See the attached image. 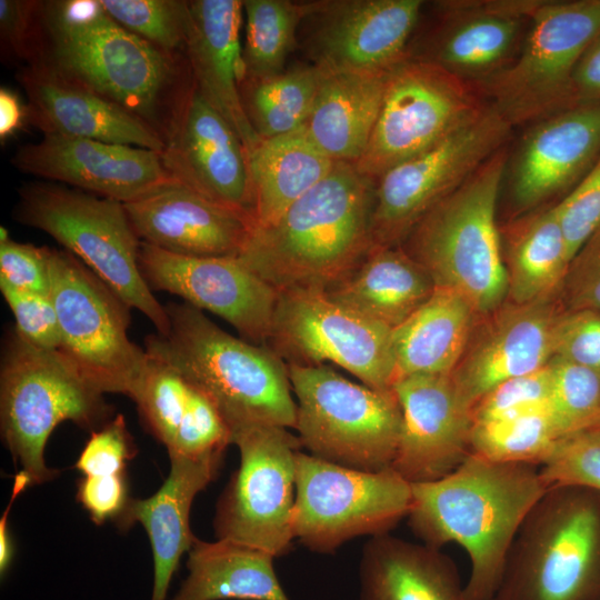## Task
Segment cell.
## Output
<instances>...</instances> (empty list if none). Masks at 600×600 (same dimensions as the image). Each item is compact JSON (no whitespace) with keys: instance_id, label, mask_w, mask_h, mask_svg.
<instances>
[{"instance_id":"cell-31","label":"cell","mask_w":600,"mask_h":600,"mask_svg":"<svg viewBox=\"0 0 600 600\" xmlns=\"http://www.w3.org/2000/svg\"><path fill=\"white\" fill-rule=\"evenodd\" d=\"M434 290L429 273L401 246H374L351 272L324 292L333 301L393 330Z\"/></svg>"},{"instance_id":"cell-25","label":"cell","mask_w":600,"mask_h":600,"mask_svg":"<svg viewBox=\"0 0 600 600\" xmlns=\"http://www.w3.org/2000/svg\"><path fill=\"white\" fill-rule=\"evenodd\" d=\"M28 121L43 134L91 139L162 152L164 138L119 104L69 79L44 61L17 73Z\"/></svg>"},{"instance_id":"cell-8","label":"cell","mask_w":600,"mask_h":600,"mask_svg":"<svg viewBox=\"0 0 600 600\" xmlns=\"http://www.w3.org/2000/svg\"><path fill=\"white\" fill-rule=\"evenodd\" d=\"M19 194L17 221L51 236L131 308L143 313L158 333L168 331L166 307L141 273V241L122 202L42 182L24 186Z\"/></svg>"},{"instance_id":"cell-6","label":"cell","mask_w":600,"mask_h":600,"mask_svg":"<svg viewBox=\"0 0 600 600\" xmlns=\"http://www.w3.org/2000/svg\"><path fill=\"white\" fill-rule=\"evenodd\" d=\"M492 600H600V492L550 487L524 518Z\"/></svg>"},{"instance_id":"cell-40","label":"cell","mask_w":600,"mask_h":600,"mask_svg":"<svg viewBox=\"0 0 600 600\" xmlns=\"http://www.w3.org/2000/svg\"><path fill=\"white\" fill-rule=\"evenodd\" d=\"M549 408L559 439L600 422V376L593 371L552 357Z\"/></svg>"},{"instance_id":"cell-53","label":"cell","mask_w":600,"mask_h":600,"mask_svg":"<svg viewBox=\"0 0 600 600\" xmlns=\"http://www.w3.org/2000/svg\"><path fill=\"white\" fill-rule=\"evenodd\" d=\"M572 80L579 103L600 102V36L579 59Z\"/></svg>"},{"instance_id":"cell-16","label":"cell","mask_w":600,"mask_h":600,"mask_svg":"<svg viewBox=\"0 0 600 600\" xmlns=\"http://www.w3.org/2000/svg\"><path fill=\"white\" fill-rule=\"evenodd\" d=\"M240 467L222 493L213 521L218 539L280 557L292 542L296 454L301 442L287 428L256 424L232 431Z\"/></svg>"},{"instance_id":"cell-57","label":"cell","mask_w":600,"mask_h":600,"mask_svg":"<svg viewBox=\"0 0 600 600\" xmlns=\"http://www.w3.org/2000/svg\"><path fill=\"white\" fill-rule=\"evenodd\" d=\"M598 428H600V422H599V427H598Z\"/></svg>"},{"instance_id":"cell-47","label":"cell","mask_w":600,"mask_h":600,"mask_svg":"<svg viewBox=\"0 0 600 600\" xmlns=\"http://www.w3.org/2000/svg\"><path fill=\"white\" fill-rule=\"evenodd\" d=\"M1 293L14 317V331L28 343L59 350L61 336L50 294L17 290L0 282Z\"/></svg>"},{"instance_id":"cell-51","label":"cell","mask_w":600,"mask_h":600,"mask_svg":"<svg viewBox=\"0 0 600 600\" xmlns=\"http://www.w3.org/2000/svg\"><path fill=\"white\" fill-rule=\"evenodd\" d=\"M560 302L567 310H600V228L570 260Z\"/></svg>"},{"instance_id":"cell-48","label":"cell","mask_w":600,"mask_h":600,"mask_svg":"<svg viewBox=\"0 0 600 600\" xmlns=\"http://www.w3.org/2000/svg\"><path fill=\"white\" fill-rule=\"evenodd\" d=\"M570 258L600 228V157L578 184L556 203Z\"/></svg>"},{"instance_id":"cell-43","label":"cell","mask_w":600,"mask_h":600,"mask_svg":"<svg viewBox=\"0 0 600 600\" xmlns=\"http://www.w3.org/2000/svg\"><path fill=\"white\" fill-rule=\"evenodd\" d=\"M230 443L232 433L219 409L204 392L190 382L187 409L173 444L168 449L169 456L178 454L190 459L221 457Z\"/></svg>"},{"instance_id":"cell-33","label":"cell","mask_w":600,"mask_h":600,"mask_svg":"<svg viewBox=\"0 0 600 600\" xmlns=\"http://www.w3.org/2000/svg\"><path fill=\"white\" fill-rule=\"evenodd\" d=\"M248 164L254 228H262L326 178L336 162L313 143L302 126L261 139L248 152Z\"/></svg>"},{"instance_id":"cell-55","label":"cell","mask_w":600,"mask_h":600,"mask_svg":"<svg viewBox=\"0 0 600 600\" xmlns=\"http://www.w3.org/2000/svg\"><path fill=\"white\" fill-rule=\"evenodd\" d=\"M31 484L32 482H31L30 477L23 470L17 473L14 478L13 487H12L10 501L4 512L2 513V518L0 520V574L1 577L6 576V573L8 572L11 566L13 556H14V547H13V542H12V539L8 529L9 513L17 497L26 488H28Z\"/></svg>"},{"instance_id":"cell-50","label":"cell","mask_w":600,"mask_h":600,"mask_svg":"<svg viewBox=\"0 0 600 600\" xmlns=\"http://www.w3.org/2000/svg\"><path fill=\"white\" fill-rule=\"evenodd\" d=\"M51 249L8 239L0 242V282L17 290L49 294Z\"/></svg>"},{"instance_id":"cell-49","label":"cell","mask_w":600,"mask_h":600,"mask_svg":"<svg viewBox=\"0 0 600 600\" xmlns=\"http://www.w3.org/2000/svg\"><path fill=\"white\" fill-rule=\"evenodd\" d=\"M137 454V448L122 414L116 416L99 430L91 432L76 468L83 476H112L124 473L127 462Z\"/></svg>"},{"instance_id":"cell-42","label":"cell","mask_w":600,"mask_h":600,"mask_svg":"<svg viewBox=\"0 0 600 600\" xmlns=\"http://www.w3.org/2000/svg\"><path fill=\"white\" fill-rule=\"evenodd\" d=\"M539 470L548 488L577 486L600 492V428L558 439Z\"/></svg>"},{"instance_id":"cell-18","label":"cell","mask_w":600,"mask_h":600,"mask_svg":"<svg viewBox=\"0 0 600 600\" xmlns=\"http://www.w3.org/2000/svg\"><path fill=\"white\" fill-rule=\"evenodd\" d=\"M421 0L310 1L302 23L310 63L323 72L386 71L407 58Z\"/></svg>"},{"instance_id":"cell-2","label":"cell","mask_w":600,"mask_h":600,"mask_svg":"<svg viewBox=\"0 0 600 600\" xmlns=\"http://www.w3.org/2000/svg\"><path fill=\"white\" fill-rule=\"evenodd\" d=\"M411 484L412 532L437 549L461 546L471 564L467 600H492L524 518L549 489L539 466L497 462L471 452L446 477Z\"/></svg>"},{"instance_id":"cell-1","label":"cell","mask_w":600,"mask_h":600,"mask_svg":"<svg viewBox=\"0 0 600 600\" xmlns=\"http://www.w3.org/2000/svg\"><path fill=\"white\" fill-rule=\"evenodd\" d=\"M43 30L42 61L167 139L193 87L184 56L168 53L132 33L99 0L43 2Z\"/></svg>"},{"instance_id":"cell-30","label":"cell","mask_w":600,"mask_h":600,"mask_svg":"<svg viewBox=\"0 0 600 600\" xmlns=\"http://www.w3.org/2000/svg\"><path fill=\"white\" fill-rule=\"evenodd\" d=\"M388 71H322L304 128L334 162L356 164L363 156L380 113Z\"/></svg>"},{"instance_id":"cell-24","label":"cell","mask_w":600,"mask_h":600,"mask_svg":"<svg viewBox=\"0 0 600 600\" xmlns=\"http://www.w3.org/2000/svg\"><path fill=\"white\" fill-rule=\"evenodd\" d=\"M141 242L184 257H238L253 219L176 182L123 203Z\"/></svg>"},{"instance_id":"cell-20","label":"cell","mask_w":600,"mask_h":600,"mask_svg":"<svg viewBox=\"0 0 600 600\" xmlns=\"http://www.w3.org/2000/svg\"><path fill=\"white\" fill-rule=\"evenodd\" d=\"M562 308L560 299L531 304L507 300L479 316L450 373L460 398L472 409L498 384L547 366L553 357V326Z\"/></svg>"},{"instance_id":"cell-22","label":"cell","mask_w":600,"mask_h":600,"mask_svg":"<svg viewBox=\"0 0 600 600\" xmlns=\"http://www.w3.org/2000/svg\"><path fill=\"white\" fill-rule=\"evenodd\" d=\"M161 158L179 183L253 219L247 150L194 83L170 129Z\"/></svg>"},{"instance_id":"cell-11","label":"cell","mask_w":600,"mask_h":600,"mask_svg":"<svg viewBox=\"0 0 600 600\" xmlns=\"http://www.w3.org/2000/svg\"><path fill=\"white\" fill-rule=\"evenodd\" d=\"M517 60L481 83L511 124L542 120L579 104L573 72L600 36V0L541 1Z\"/></svg>"},{"instance_id":"cell-10","label":"cell","mask_w":600,"mask_h":600,"mask_svg":"<svg viewBox=\"0 0 600 600\" xmlns=\"http://www.w3.org/2000/svg\"><path fill=\"white\" fill-rule=\"evenodd\" d=\"M49 294L59 322V351L102 393L134 400L148 354L129 339L131 307L63 250L51 249Z\"/></svg>"},{"instance_id":"cell-12","label":"cell","mask_w":600,"mask_h":600,"mask_svg":"<svg viewBox=\"0 0 600 600\" xmlns=\"http://www.w3.org/2000/svg\"><path fill=\"white\" fill-rule=\"evenodd\" d=\"M294 539L332 552L359 536L388 533L408 517L412 484L394 469L361 471L310 453L296 454Z\"/></svg>"},{"instance_id":"cell-38","label":"cell","mask_w":600,"mask_h":600,"mask_svg":"<svg viewBox=\"0 0 600 600\" xmlns=\"http://www.w3.org/2000/svg\"><path fill=\"white\" fill-rule=\"evenodd\" d=\"M558 439L548 401L511 417L473 424L471 452L497 462L540 466Z\"/></svg>"},{"instance_id":"cell-35","label":"cell","mask_w":600,"mask_h":600,"mask_svg":"<svg viewBox=\"0 0 600 600\" xmlns=\"http://www.w3.org/2000/svg\"><path fill=\"white\" fill-rule=\"evenodd\" d=\"M274 558L229 540L196 539L188 551V576L171 600H290L274 571Z\"/></svg>"},{"instance_id":"cell-15","label":"cell","mask_w":600,"mask_h":600,"mask_svg":"<svg viewBox=\"0 0 600 600\" xmlns=\"http://www.w3.org/2000/svg\"><path fill=\"white\" fill-rule=\"evenodd\" d=\"M266 344L287 364L331 362L376 390H392L397 379L392 330L322 290L279 292Z\"/></svg>"},{"instance_id":"cell-14","label":"cell","mask_w":600,"mask_h":600,"mask_svg":"<svg viewBox=\"0 0 600 600\" xmlns=\"http://www.w3.org/2000/svg\"><path fill=\"white\" fill-rule=\"evenodd\" d=\"M511 124L491 106L376 182L371 218L374 246H400L414 226L504 147Z\"/></svg>"},{"instance_id":"cell-54","label":"cell","mask_w":600,"mask_h":600,"mask_svg":"<svg viewBox=\"0 0 600 600\" xmlns=\"http://www.w3.org/2000/svg\"><path fill=\"white\" fill-rule=\"evenodd\" d=\"M28 120L27 104H23L19 96L12 90L1 87L0 89V140L6 142L16 134Z\"/></svg>"},{"instance_id":"cell-7","label":"cell","mask_w":600,"mask_h":600,"mask_svg":"<svg viewBox=\"0 0 600 600\" xmlns=\"http://www.w3.org/2000/svg\"><path fill=\"white\" fill-rule=\"evenodd\" d=\"M59 350L37 348L14 329L7 336L0 364V426L6 446L32 484L53 479L44 448L57 426L72 421L94 431L111 408Z\"/></svg>"},{"instance_id":"cell-46","label":"cell","mask_w":600,"mask_h":600,"mask_svg":"<svg viewBox=\"0 0 600 600\" xmlns=\"http://www.w3.org/2000/svg\"><path fill=\"white\" fill-rule=\"evenodd\" d=\"M553 357L600 376V310L562 308L552 333Z\"/></svg>"},{"instance_id":"cell-4","label":"cell","mask_w":600,"mask_h":600,"mask_svg":"<svg viewBox=\"0 0 600 600\" xmlns=\"http://www.w3.org/2000/svg\"><path fill=\"white\" fill-rule=\"evenodd\" d=\"M164 307L169 329L148 336L146 352L204 392L231 433L256 424L294 428L297 404L287 363L269 346L231 336L184 301Z\"/></svg>"},{"instance_id":"cell-19","label":"cell","mask_w":600,"mask_h":600,"mask_svg":"<svg viewBox=\"0 0 600 600\" xmlns=\"http://www.w3.org/2000/svg\"><path fill=\"white\" fill-rule=\"evenodd\" d=\"M11 162L24 173L122 203L178 182L158 151L82 138L46 134L20 147Z\"/></svg>"},{"instance_id":"cell-52","label":"cell","mask_w":600,"mask_h":600,"mask_svg":"<svg viewBox=\"0 0 600 600\" xmlns=\"http://www.w3.org/2000/svg\"><path fill=\"white\" fill-rule=\"evenodd\" d=\"M77 499L94 523L110 519L117 522L130 501L124 473L83 476L78 482Z\"/></svg>"},{"instance_id":"cell-21","label":"cell","mask_w":600,"mask_h":600,"mask_svg":"<svg viewBox=\"0 0 600 600\" xmlns=\"http://www.w3.org/2000/svg\"><path fill=\"white\" fill-rule=\"evenodd\" d=\"M392 390L402 412V430L392 463L410 483L436 481L471 453L472 409L450 374L398 378Z\"/></svg>"},{"instance_id":"cell-29","label":"cell","mask_w":600,"mask_h":600,"mask_svg":"<svg viewBox=\"0 0 600 600\" xmlns=\"http://www.w3.org/2000/svg\"><path fill=\"white\" fill-rule=\"evenodd\" d=\"M360 600H467L453 560L440 549L383 533L363 547Z\"/></svg>"},{"instance_id":"cell-56","label":"cell","mask_w":600,"mask_h":600,"mask_svg":"<svg viewBox=\"0 0 600 600\" xmlns=\"http://www.w3.org/2000/svg\"><path fill=\"white\" fill-rule=\"evenodd\" d=\"M10 239L8 230L4 227L0 228V242L7 241Z\"/></svg>"},{"instance_id":"cell-36","label":"cell","mask_w":600,"mask_h":600,"mask_svg":"<svg viewBox=\"0 0 600 600\" xmlns=\"http://www.w3.org/2000/svg\"><path fill=\"white\" fill-rule=\"evenodd\" d=\"M322 79L312 63H299L264 78H243L244 112L261 139L289 133L307 122Z\"/></svg>"},{"instance_id":"cell-5","label":"cell","mask_w":600,"mask_h":600,"mask_svg":"<svg viewBox=\"0 0 600 600\" xmlns=\"http://www.w3.org/2000/svg\"><path fill=\"white\" fill-rule=\"evenodd\" d=\"M507 160L503 147L436 204L400 244L426 269L436 288L459 293L479 316L508 297L496 219Z\"/></svg>"},{"instance_id":"cell-3","label":"cell","mask_w":600,"mask_h":600,"mask_svg":"<svg viewBox=\"0 0 600 600\" xmlns=\"http://www.w3.org/2000/svg\"><path fill=\"white\" fill-rule=\"evenodd\" d=\"M374 188L354 164L336 162L274 222L254 228L238 257L278 293L328 290L373 247Z\"/></svg>"},{"instance_id":"cell-28","label":"cell","mask_w":600,"mask_h":600,"mask_svg":"<svg viewBox=\"0 0 600 600\" xmlns=\"http://www.w3.org/2000/svg\"><path fill=\"white\" fill-rule=\"evenodd\" d=\"M169 457L170 472L158 491L147 499H130L124 513L117 521L124 530L140 522L147 531L153 556L150 600H167L179 561L196 540L189 522L192 502L213 480L221 461V457Z\"/></svg>"},{"instance_id":"cell-27","label":"cell","mask_w":600,"mask_h":600,"mask_svg":"<svg viewBox=\"0 0 600 600\" xmlns=\"http://www.w3.org/2000/svg\"><path fill=\"white\" fill-rule=\"evenodd\" d=\"M541 1H446L439 6L447 24L424 53L414 57L464 79L500 71L517 43L523 17Z\"/></svg>"},{"instance_id":"cell-45","label":"cell","mask_w":600,"mask_h":600,"mask_svg":"<svg viewBox=\"0 0 600 600\" xmlns=\"http://www.w3.org/2000/svg\"><path fill=\"white\" fill-rule=\"evenodd\" d=\"M0 40L6 57L29 66L44 54L43 2L0 1Z\"/></svg>"},{"instance_id":"cell-41","label":"cell","mask_w":600,"mask_h":600,"mask_svg":"<svg viewBox=\"0 0 600 600\" xmlns=\"http://www.w3.org/2000/svg\"><path fill=\"white\" fill-rule=\"evenodd\" d=\"M189 390L190 382L181 372L148 354L144 377L133 401L149 432L167 450L173 444L186 412Z\"/></svg>"},{"instance_id":"cell-13","label":"cell","mask_w":600,"mask_h":600,"mask_svg":"<svg viewBox=\"0 0 600 600\" xmlns=\"http://www.w3.org/2000/svg\"><path fill=\"white\" fill-rule=\"evenodd\" d=\"M484 106L461 77L436 63L406 58L388 71L374 130L354 167L377 182L464 126Z\"/></svg>"},{"instance_id":"cell-9","label":"cell","mask_w":600,"mask_h":600,"mask_svg":"<svg viewBox=\"0 0 600 600\" xmlns=\"http://www.w3.org/2000/svg\"><path fill=\"white\" fill-rule=\"evenodd\" d=\"M297 399L294 429L310 454L361 471L392 467L402 412L393 390L358 384L327 364H287Z\"/></svg>"},{"instance_id":"cell-26","label":"cell","mask_w":600,"mask_h":600,"mask_svg":"<svg viewBox=\"0 0 600 600\" xmlns=\"http://www.w3.org/2000/svg\"><path fill=\"white\" fill-rule=\"evenodd\" d=\"M186 58L196 89L232 127L247 154L261 138L244 112L240 83L244 77L240 31V0H194Z\"/></svg>"},{"instance_id":"cell-37","label":"cell","mask_w":600,"mask_h":600,"mask_svg":"<svg viewBox=\"0 0 600 600\" xmlns=\"http://www.w3.org/2000/svg\"><path fill=\"white\" fill-rule=\"evenodd\" d=\"M243 78H264L281 72L297 43V33L310 10V1L244 0Z\"/></svg>"},{"instance_id":"cell-23","label":"cell","mask_w":600,"mask_h":600,"mask_svg":"<svg viewBox=\"0 0 600 600\" xmlns=\"http://www.w3.org/2000/svg\"><path fill=\"white\" fill-rule=\"evenodd\" d=\"M600 157V102H582L529 130L509 170L513 202L523 212L571 191Z\"/></svg>"},{"instance_id":"cell-34","label":"cell","mask_w":600,"mask_h":600,"mask_svg":"<svg viewBox=\"0 0 600 600\" xmlns=\"http://www.w3.org/2000/svg\"><path fill=\"white\" fill-rule=\"evenodd\" d=\"M478 317L459 293L436 288L416 312L392 330L397 379L414 374H450L466 349Z\"/></svg>"},{"instance_id":"cell-39","label":"cell","mask_w":600,"mask_h":600,"mask_svg":"<svg viewBox=\"0 0 600 600\" xmlns=\"http://www.w3.org/2000/svg\"><path fill=\"white\" fill-rule=\"evenodd\" d=\"M122 27L159 49L186 57L190 3L181 0H99Z\"/></svg>"},{"instance_id":"cell-32","label":"cell","mask_w":600,"mask_h":600,"mask_svg":"<svg viewBox=\"0 0 600 600\" xmlns=\"http://www.w3.org/2000/svg\"><path fill=\"white\" fill-rule=\"evenodd\" d=\"M507 300L531 304L560 299L570 253L556 203L523 212L500 229Z\"/></svg>"},{"instance_id":"cell-17","label":"cell","mask_w":600,"mask_h":600,"mask_svg":"<svg viewBox=\"0 0 600 600\" xmlns=\"http://www.w3.org/2000/svg\"><path fill=\"white\" fill-rule=\"evenodd\" d=\"M139 267L152 291L176 294L223 319L242 339L267 343L279 293L239 257H184L141 242Z\"/></svg>"},{"instance_id":"cell-44","label":"cell","mask_w":600,"mask_h":600,"mask_svg":"<svg viewBox=\"0 0 600 600\" xmlns=\"http://www.w3.org/2000/svg\"><path fill=\"white\" fill-rule=\"evenodd\" d=\"M551 370L543 368L511 378L487 394L472 408L473 424L511 417L549 401Z\"/></svg>"}]
</instances>
